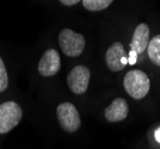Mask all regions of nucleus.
Wrapping results in <instances>:
<instances>
[{
    "label": "nucleus",
    "mask_w": 160,
    "mask_h": 149,
    "mask_svg": "<svg viewBox=\"0 0 160 149\" xmlns=\"http://www.w3.org/2000/svg\"><path fill=\"white\" fill-rule=\"evenodd\" d=\"M149 43V27L145 23L139 24L134 31L133 38L130 42V49L136 54H142Z\"/></svg>",
    "instance_id": "9"
},
{
    "label": "nucleus",
    "mask_w": 160,
    "mask_h": 149,
    "mask_svg": "<svg viewBox=\"0 0 160 149\" xmlns=\"http://www.w3.org/2000/svg\"><path fill=\"white\" fill-rule=\"evenodd\" d=\"M58 121L61 128L67 132H74L80 128V116L78 110L71 103H62L56 108Z\"/></svg>",
    "instance_id": "4"
},
{
    "label": "nucleus",
    "mask_w": 160,
    "mask_h": 149,
    "mask_svg": "<svg viewBox=\"0 0 160 149\" xmlns=\"http://www.w3.org/2000/svg\"><path fill=\"white\" fill-rule=\"evenodd\" d=\"M155 140L160 143V127L157 129V131H155Z\"/></svg>",
    "instance_id": "15"
},
{
    "label": "nucleus",
    "mask_w": 160,
    "mask_h": 149,
    "mask_svg": "<svg viewBox=\"0 0 160 149\" xmlns=\"http://www.w3.org/2000/svg\"><path fill=\"white\" fill-rule=\"evenodd\" d=\"M138 61V54L130 49V51H129V54H128V65H130V66H133L135 65Z\"/></svg>",
    "instance_id": "13"
},
{
    "label": "nucleus",
    "mask_w": 160,
    "mask_h": 149,
    "mask_svg": "<svg viewBox=\"0 0 160 149\" xmlns=\"http://www.w3.org/2000/svg\"><path fill=\"white\" fill-rule=\"evenodd\" d=\"M8 85V76L2 59L0 57V92H4Z\"/></svg>",
    "instance_id": "12"
},
{
    "label": "nucleus",
    "mask_w": 160,
    "mask_h": 149,
    "mask_svg": "<svg viewBox=\"0 0 160 149\" xmlns=\"http://www.w3.org/2000/svg\"><path fill=\"white\" fill-rule=\"evenodd\" d=\"M147 53H148L149 60L154 65L160 66V35L154 36L149 41L148 47H147Z\"/></svg>",
    "instance_id": "10"
},
{
    "label": "nucleus",
    "mask_w": 160,
    "mask_h": 149,
    "mask_svg": "<svg viewBox=\"0 0 160 149\" xmlns=\"http://www.w3.org/2000/svg\"><path fill=\"white\" fill-rule=\"evenodd\" d=\"M61 68V60L59 53L55 49H48L42 55L38 62V73L42 76H53L58 74Z\"/></svg>",
    "instance_id": "7"
},
{
    "label": "nucleus",
    "mask_w": 160,
    "mask_h": 149,
    "mask_svg": "<svg viewBox=\"0 0 160 149\" xmlns=\"http://www.w3.org/2000/svg\"><path fill=\"white\" fill-rule=\"evenodd\" d=\"M129 112V106L126 99L116 98L104 111V116L109 122H120L126 119Z\"/></svg>",
    "instance_id": "8"
},
{
    "label": "nucleus",
    "mask_w": 160,
    "mask_h": 149,
    "mask_svg": "<svg viewBox=\"0 0 160 149\" xmlns=\"http://www.w3.org/2000/svg\"><path fill=\"white\" fill-rule=\"evenodd\" d=\"M84 7L88 11H102L111 5L113 0H81Z\"/></svg>",
    "instance_id": "11"
},
{
    "label": "nucleus",
    "mask_w": 160,
    "mask_h": 149,
    "mask_svg": "<svg viewBox=\"0 0 160 149\" xmlns=\"http://www.w3.org/2000/svg\"><path fill=\"white\" fill-rule=\"evenodd\" d=\"M59 44L67 56H79L85 49V38L71 29H63L59 35Z\"/></svg>",
    "instance_id": "2"
},
{
    "label": "nucleus",
    "mask_w": 160,
    "mask_h": 149,
    "mask_svg": "<svg viewBox=\"0 0 160 149\" xmlns=\"http://www.w3.org/2000/svg\"><path fill=\"white\" fill-rule=\"evenodd\" d=\"M105 62L108 68L112 72H120L128 65L127 53L120 42H115L109 47L105 55Z\"/></svg>",
    "instance_id": "6"
},
{
    "label": "nucleus",
    "mask_w": 160,
    "mask_h": 149,
    "mask_svg": "<svg viewBox=\"0 0 160 149\" xmlns=\"http://www.w3.org/2000/svg\"><path fill=\"white\" fill-rule=\"evenodd\" d=\"M23 111L14 102H5L0 104V134H6L20 122Z\"/></svg>",
    "instance_id": "3"
},
{
    "label": "nucleus",
    "mask_w": 160,
    "mask_h": 149,
    "mask_svg": "<svg viewBox=\"0 0 160 149\" xmlns=\"http://www.w3.org/2000/svg\"><path fill=\"white\" fill-rule=\"evenodd\" d=\"M124 89L127 93L134 99H142L149 92L151 82L149 78L142 70L139 69H133L129 70L126 76H124Z\"/></svg>",
    "instance_id": "1"
},
{
    "label": "nucleus",
    "mask_w": 160,
    "mask_h": 149,
    "mask_svg": "<svg viewBox=\"0 0 160 149\" xmlns=\"http://www.w3.org/2000/svg\"><path fill=\"white\" fill-rule=\"evenodd\" d=\"M80 0H60L61 4L66 5V6H73L75 4H78Z\"/></svg>",
    "instance_id": "14"
},
{
    "label": "nucleus",
    "mask_w": 160,
    "mask_h": 149,
    "mask_svg": "<svg viewBox=\"0 0 160 149\" xmlns=\"http://www.w3.org/2000/svg\"><path fill=\"white\" fill-rule=\"evenodd\" d=\"M91 73L85 66H75L67 76V85L75 94H82L87 91Z\"/></svg>",
    "instance_id": "5"
}]
</instances>
